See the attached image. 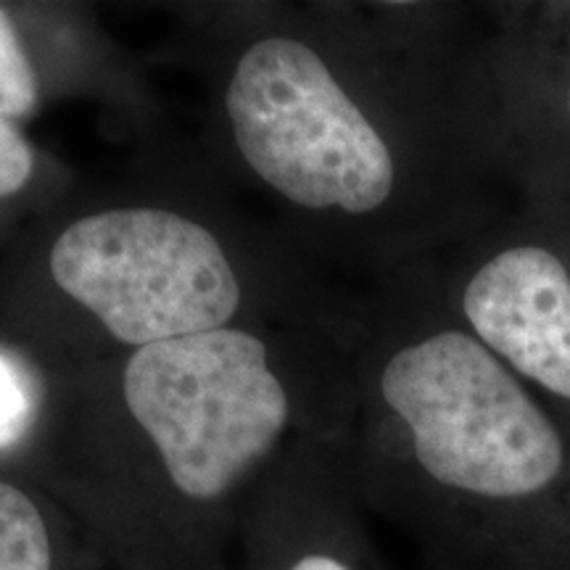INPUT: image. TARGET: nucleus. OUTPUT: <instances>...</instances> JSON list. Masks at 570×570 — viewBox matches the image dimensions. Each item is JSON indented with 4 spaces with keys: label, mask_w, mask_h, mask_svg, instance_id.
Wrapping results in <instances>:
<instances>
[{
    "label": "nucleus",
    "mask_w": 570,
    "mask_h": 570,
    "mask_svg": "<svg viewBox=\"0 0 570 570\" xmlns=\"http://www.w3.org/2000/svg\"><path fill=\"white\" fill-rule=\"evenodd\" d=\"M38 391L35 377L17 356L0 348V449L19 444L32 431Z\"/></svg>",
    "instance_id": "6e6552de"
},
{
    "label": "nucleus",
    "mask_w": 570,
    "mask_h": 570,
    "mask_svg": "<svg viewBox=\"0 0 570 570\" xmlns=\"http://www.w3.org/2000/svg\"><path fill=\"white\" fill-rule=\"evenodd\" d=\"M48 267L61 294L135 348L227 327L244 298L209 227L154 206L75 219L53 240Z\"/></svg>",
    "instance_id": "f03ea898"
},
{
    "label": "nucleus",
    "mask_w": 570,
    "mask_h": 570,
    "mask_svg": "<svg viewBox=\"0 0 570 570\" xmlns=\"http://www.w3.org/2000/svg\"><path fill=\"white\" fill-rule=\"evenodd\" d=\"M240 533L235 570H391L367 537L338 449L304 454L269 475Z\"/></svg>",
    "instance_id": "39448f33"
},
{
    "label": "nucleus",
    "mask_w": 570,
    "mask_h": 570,
    "mask_svg": "<svg viewBox=\"0 0 570 570\" xmlns=\"http://www.w3.org/2000/svg\"><path fill=\"white\" fill-rule=\"evenodd\" d=\"M433 277L454 320L570 425V204L510 202Z\"/></svg>",
    "instance_id": "20e7f679"
},
{
    "label": "nucleus",
    "mask_w": 570,
    "mask_h": 570,
    "mask_svg": "<svg viewBox=\"0 0 570 570\" xmlns=\"http://www.w3.org/2000/svg\"><path fill=\"white\" fill-rule=\"evenodd\" d=\"M38 71L21 38L11 13L0 6V119L30 117L38 109Z\"/></svg>",
    "instance_id": "0eeeda50"
},
{
    "label": "nucleus",
    "mask_w": 570,
    "mask_h": 570,
    "mask_svg": "<svg viewBox=\"0 0 570 570\" xmlns=\"http://www.w3.org/2000/svg\"><path fill=\"white\" fill-rule=\"evenodd\" d=\"M362 428L341 449L362 508L428 570H570V425L454 320L433 273L367 320Z\"/></svg>",
    "instance_id": "f257e3e1"
},
{
    "label": "nucleus",
    "mask_w": 570,
    "mask_h": 570,
    "mask_svg": "<svg viewBox=\"0 0 570 570\" xmlns=\"http://www.w3.org/2000/svg\"><path fill=\"white\" fill-rule=\"evenodd\" d=\"M35 173V151L17 125L0 119V198L17 196Z\"/></svg>",
    "instance_id": "1a4fd4ad"
},
{
    "label": "nucleus",
    "mask_w": 570,
    "mask_h": 570,
    "mask_svg": "<svg viewBox=\"0 0 570 570\" xmlns=\"http://www.w3.org/2000/svg\"><path fill=\"white\" fill-rule=\"evenodd\" d=\"M487 17L460 61L475 151L512 202L570 204V0L491 3Z\"/></svg>",
    "instance_id": "7ed1b4c3"
},
{
    "label": "nucleus",
    "mask_w": 570,
    "mask_h": 570,
    "mask_svg": "<svg viewBox=\"0 0 570 570\" xmlns=\"http://www.w3.org/2000/svg\"><path fill=\"white\" fill-rule=\"evenodd\" d=\"M59 525L40 497L0 479V570H67Z\"/></svg>",
    "instance_id": "423d86ee"
}]
</instances>
